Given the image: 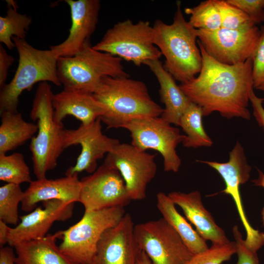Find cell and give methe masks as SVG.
<instances>
[{
    "mask_svg": "<svg viewBox=\"0 0 264 264\" xmlns=\"http://www.w3.org/2000/svg\"><path fill=\"white\" fill-rule=\"evenodd\" d=\"M122 128L130 132L132 145L144 151L152 149L160 154L164 171H178L181 160L176 148L185 136L180 133L178 128L160 116L133 119Z\"/></svg>",
    "mask_w": 264,
    "mask_h": 264,
    "instance_id": "9c48e42d",
    "label": "cell"
},
{
    "mask_svg": "<svg viewBox=\"0 0 264 264\" xmlns=\"http://www.w3.org/2000/svg\"><path fill=\"white\" fill-rule=\"evenodd\" d=\"M0 114V154L22 145L38 132L37 124L25 121L18 111H4Z\"/></svg>",
    "mask_w": 264,
    "mask_h": 264,
    "instance_id": "d4e9b609",
    "label": "cell"
},
{
    "mask_svg": "<svg viewBox=\"0 0 264 264\" xmlns=\"http://www.w3.org/2000/svg\"><path fill=\"white\" fill-rule=\"evenodd\" d=\"M54 120L58 123L67 115H71L88 125L101 117L107 111L106 107L92 93L78 90L63 89L52 97Z\"/></svg>",
    "mask_w": 264,
    "mask_h": 264,
    "instance_id": "ffe728a7",
    "label": "cell"
},
{
    "mask_svg": "<svg viewBox=\"0 0 264 264\" xmlns=\"http://www.w3.org/2000/svg\"><path fill=\"white\" fill-rule=\"evenodd\" d=\"M257 89H259V90H262V91L264 92V85L260 86V87H259Z\"/></svg>",
    "mask_w": 264,
    "mask_h": 264,
    "instance_id": "b9f144b4",
    "label": "cell"
},
{
    "mask_svg": "<svg viewBox=\"0 0 264 264\" xmlns=\"http://www.w3.org/2000/svg\"><path fill=\"white\" fill-rule=\"evenodd\" d=\"M43 202L44 208L37 207L28 214L20 217L21 221L10 228L7 242L10 247L43 238L54 222L64 221L72 216L74 203H66L58 199Z\"/></svg>",
    "mask_w": 264,
    "mask_h": 264,
    "instance_id": "e0dca14e",
    "label": "cell"
},
{
    "mask_svg": "<svg viewBox=\"0 0 264 264\" xmlns=\"http://www.w3.org/2000/svg\"><path fill=\"white\" fill-rule=\"evenodd\" d=\"M125 214L121 206L85 211L78 222L62 230L60 250L77 264H90L103 234L116 225Z\"/></svg>",
    "mask_w": 264,
    "mask_h": 264,
    "instance_id": "52a82bcc",
    "label": "cell"
},
{
    "mask_svg": "<svg viewBox=\"0 0 264 264\" xmlns=\"http://www.w3.org/2000/svg\"><path fill=\"white\" fill-rule=\"evenodd\" d=\"M156 206L162 218L179 235L193 255L209 248L206 241L178 212L175 203L168 195L162 192L157 194Z\"/></svg>",
    "mask_w": 264,
    "mask_h": 264,
    "instance_id": "cb8c5ba5",
    "label": "cell"
},
{
    "mask_svg": "<svg viewBox=\"0 0 264 264\" xmlns=\"http://www.w3.org/2000/svg\"><path fill=\"white\" fill-rule=\"evenodd\" d=\"M53 94L47 82L40 83L30 113L38 128L37 134L31 139L29 146L34 173L38 179L46 178V173L56 167L65 150L63 124L58 123L54 118Z\"/></svg>",
    "mask_w": 264,
    "mask_h": 264,
    "instance_id": "277c9868",
    "label": "cell"
},
{
    "mask_svg": "<svg viewBox=\"0 0 264 264\" xmlns=\"http://www.w3.org/2000/svg\"><path fill=\"white\" fill-rule=\"evenodd\" d=\"M197 43L202 56L201 70L197 77L181 83L180 89L201 108L203 116L217 111L227 118L249 120L253 57L237 65L222 64L210 56L198 40Z\"/></svg>",
    "mask_w": 264,
    "mask_h": 264,
    "instance_id": "6da1fadb",
    "label": "cell"
},
{
    "mask_svg": "<svg viewBox=\"0 0 264 264\" xmlns=\"http://www.w3.org/2000/svg\"><path fill=\"white\" fill-rule=\"evenodd\" d=\"M93 94L106 107L100 118L107 129L122 128L133 119L159 117L163 111L146 84L130 77L104 78Z\"/></svg>",
    "mask_w": 264,
    "mask_h": 264,
    "instance_id": "3957f363",
    "label": "cell"
},
{
    "mask_svg": "<svg viewBox=\"0 0 264 264\" xmlns=\"http://www.w3.org/2000/svg\"><path fill=\"white\" fill-rule=\"evenodd\" d=\"M134 234L153 264H186L193 255L163 218L134 225Z\"/></svg>",
    "mask_w": 264,
    "mask_h": 264,
    "instance_id": "8fae6325",
    "label": "cell"
},
{
    "mask_svg": "<svg viewBox=\"0 0 264 264\" xmlns=\"http://www.w3.org/2000/svg\"><path fill=\"white\" fill-rule=\"evenodd\" d=\"M261 34V29L255 24L237 29H197L198 41L207 53L228 65L242 63L253 57Z\"/></svg>",
    "mask_w": 264,
    "mask_h": 264,
    "instance_id": "30bf717a",
    "label": "cell"
},
{
    "mask_svg": "<svg viewBox=\"0 0 264 264\" xmlns=\"http://www.w3.org/2000/svg\"><path fill=\"white\" fill-rule=\"evenodd\" d=\"M181 2H176L173 22L166 24L160 20L153 26V42L165 58V69L174 79L184 83L199 73L202 56L198 44L197 29L187 22Z\"/></svg>",
    "mask_w": 264,
    "mask_h": 264,
    "instance_id": "7a4b0ae2",
    "label": "cell"
},
{
    "mask_svg": "<svg viewBox=\"0 0 264 264\" xmlns=\"http://www.w3.org/2000/svg\"><path fill=\"white\" fill-rule=\"evenodd\" d=\"M144 64L149 67L159 84L160 99L165 106L160 117L171 124L178 126L181 116L191 102L159 59L149 60Z\"/></svg>",
    "mask_w": 264,
    "mask_h": 264,
    "instance_id": "7402d4cb",
    "label": "cell"
},
{
    "mask_svg": "<svg viewBox=\"0 0 264 264\" xmlns=\"http://www.w3.org/2000/svg\"><path fill=\"white\" fill-rule=\"evenodd\" d=\"M0 180L18 185L32 181L29 167L22 154H0Z\"/></svg>",
    "mask_w": 264,
    "mask_h": 264,
    "instance_id": "f1b7e54d",
    "label": "cell"
},
{
    "mask_svg": "<svg viewBox=\"0 0 264 264\" xmlns=\"http://www.w3.org/2000/svg\"><path fill=\"white\" fill-rule=\"evenodd\" d=\"M155 157V154L132 144L119 143L107 154L104 163L119 171L131 199L141 200L145 198L147 186L156 175Z\"/></svg>",
    "mask_w": 264,
    "mask_h": 264,
    "instance_id": "7c38bea8",
    "label": "cell"
},
{
    "mask_svg": "<svg viewBox=\"0 0 264 264\" xmlns=\"http://www.w3.org/2000/svg\"><path fill=\"white\" fill-rule=\"evenodd\" d=\"M185 13L190 15L188 22L195 28L214 31L221 27L219 10L214 0H206L193 7L185 8Z\"/></svg>",
    "mask_w": 264,
    "mask_h": 264,
    "instance_id": "83f0119b",
    "label": "cell"
},
{
    "mask_svg": "<svg viewBox=\"0 0 264 264\" xmlns=\"http://www.w3.org/2000/svg\"><path fill=\"white\" fill-rule=\"evenodd\" d=\"M6 223L0 220V247L8 242V239L10 230Z\"/></svg>",
    "mask_w": 264,
    "mask_h": 264,
    "instance_id": "f35d334b",
    "label": "cell"
},
{
    "mask_svg": "<svg viewBox=\"0 0 264 264\" xmlns=\"http://www.w3.org/2000/svg\"><path fill=\"white\" fill-rule=\"evenodd\" d=\"M203 116L200 107L191 102L181 116L178 126L186 133L182 143L186 148L211 147L213 141L206 133L202 122Z\"/></svg>",
    "mask_w": 264,
    "mask_h": 264,
    "instance_id": "484cf974",
    "label": "cell"
},
{
    "mask_svg": "<svg viewBox=\"0 0 264 264\" xmlns=\"http://www.w3.org/2000/svg\"><path fill=\"white\" fill-rule=\"evenodd\" d=\"M70 9L71 25L67 38L50 47L58 56L71 57L80 51L94 32L101 7L99 0H66Z\"/></svg>",
    "mask_w": 264,
    "mask_h": 264,
    "instance_id": "ac0fdd59",
    "label": "cell"
},
{
    "mask_svg": "<svg viewBox=\"0 0 264 264\" xmlns=\"http://www.w3.org/2000/svg\"><path fill=\"white\" fill-rule=\"evenodd\" d=\"M236 253L235 241L223 244H212L207 250L193 255L186 264H221Z\"/></svg>",
    "mask_w": 264,
    "mask_h": 264,
    "instance_id": "4dcf8cb0",
    "label": "cell"
},
{
    "mask_svg": "<svg viewBox=\"0 0 264 264\" xmlns=\"http://www.w3.org/2000/svg\"><path fill=\"white\" fill-rule=\"evenodd\" d=\"M15 61L14 58L8 54L4 47L0 45V88L5 84L9 68Z\"/></svg>",
    "mask_w": 264,
    "mask_h": 264,
    "instance_id": "d590c367",
    "label": "cell"
},
{
    "mask_svg": "<svg viewBox=\"0 0 264 264\" xmlns=\"http://www.w3.org/2000/svg\"><path fill=\"white\" fill-rule=\"evenodd\" d=\"M134 227L132 216L126 213L116 225L103 234L90 264H136L142 250Z\"/></svg>",
    "mask_w": 264,
    "mask_h": 264,
    "instance_id": "2e32d148",
    "label": "cell"
},
{
    "mask_svg": "<svg viewBox=\"0 0 264 264\" xmlns=\"http://www.w3.org/2000/svg\"><path fill=\"white\" fill-rule=\"evenodd\" d=\"M175 203L182 210L196 231L205 241L212 244H223L230 241L223 229L218 226L211 214L204 207L198 191L188 193L174 191L168 194Z\"/></svg>",
    "mask_w": 264,
    "mask_h": 264,
    "instance_id": "44dd1931",
    "label": "cell"
},
{
    "mask_svg": "<svg viewBox=\"0 0 264 264\" xmlns=\"http://www.w3.org/2000/svg\"><path fill=\"white\" fill-rule=\"evenodd\" d=\"M198 162L215 169L223 178L225 188L221 192L230 195L234 200L240 219L246 232V245L257 252L264 245V233L254 229L250 224L243 208L240 186L245 183L250 176L251 167L248 164L243 148L239 141L229 153L228 161L224 163L212 161Z\"/></svg>",
    "mask_w": 264,
    "mask_h": 264,
    "instance_id": "4fadbf2b",
    "label": "cell"
},
{
    "mask_svg": "<svg viewBox=\"0 0 264 264\" xmlns=\"http://www.w3.org/2000/svg\"><path fill=\"white\" fill-rule=\"evenodd\" d=\"M12 40L19 54V63L11 81L0 88V112H18L21 94L30 90L37 83L49 82L57 86L62 85L57 71L59 57L52 49H37L25 39L15 37Z\"/></svg>",
    "mask_w": 264,
    "mask_h": 264,
    "instance_id": "5b68a950",
    "label": "cell"
},
{
    "mask_svg": "<svg viewBox=\"0 0 264 264\" xmlns=\"http://www.w3.org/2000/svg\"><path fill=\"white\" fill-rule=\"evenodd\" d=\"M264 99L258 97L253 90L250 95L249 100L251 103L253 115L259 125L264 129V108L263 102Z\"/></svg>",
    "mask_w": 264,
    "mask_h": 264,
    "instance_id": "8d00e7d4",
    "label": "cell"
},
{
    "mask_svg": "<svg viewBox=\"0 0 264 264\" xmlns=\"http://www.w3.org/2000/svg\"><path fill=\"white\" fill-rule=\"evenodd\" d=\"M78 175L56 178L46 177L32 181L24 191L22 209L28 212L36 208L39 202L58 199L66 203L79 202L81 181Z\"/></svg>",
    "mask_w": 264,
    "mask_h": 264,
    "instance_id": "d6986e66",
    "label": "cell"
},
{
    "mask_svg": "<svg viewBox=\"0 0 264 264\" xmlns=\"http://www.w3.org/2000/svg\"><path fill=\"white\" fill-rule=\"evenodd\" d=\"M256 50L253 56L252 76L254 88H257L264 85V26Z\"/></svg>",
    "mask_w": 264,
    "mask_h": 264,
    "instance_id": "d6a6232c",
    "label": "cell"
},
{
    "mask_svg": "<svg viewBox=\"0 0 264 264\" xmlns=\"http://www.w3.org/2000/svg\"><path fill=\"white\" fill-rule=\"evenodd\" d=\"M17 8L8 4L6 15L0 17V42L10 50L15 47L12 38L25 39L32 22L30 16L19 13Z\"/></svg>",
    "mask_w": 264,
    "mask_h": 264,
    "instance_id": "4316f807",
    "label": "cell"
},
{
    "mask_svg": "<svg viewBox=\"0 0 264 264\" xmlns=\"http://www.w3.org/2000/svg\"><path fill=\"white\" fill-rule=\"evenodd\" d=\"M214 1L220 13L221 27L237 29L251 24H256L245 12L228 2L227 0Z\"/></svg>",
    "mask_w": 264,
    "mask_h": 264,
    "instance_id": "1f68e13d",
    "label": "cell"
},
{
    "mask_svg": "<svg viewBox=\"0 0 264 264\" xmlns=\"http://www.w3.org/2000/svg\"><path fill=\"white\" fill-rule=\"evenodd\" d=\"M62 230L16 245L15 264H77L64 255L56 244Z\"/></svg>",
    "mask_w": 264,
    "mask_h": 264,
    "instance_id": "603a6c76",
    "label": "cell"
},
{
    "mask_svg": "<svg viewBox=\"0 0 264 264\" xmlns=\"http://www.w3.org/2000/svg\"><path fill=\"white\" fill-rule=\"evenodd\" d=\"M136 264H153L146 253L144 251L142 250L137 259Z\"/></svg>",
    "mask_w": 264,
    "mask_h": 264,
    "instance_id": "60d3db41",
    "label": "cell"
},
{
    "mask_svg": "<svg viewBox=\"0 0 264 264\" xmlns=\"http://www.w3.org/2000/svg\"><path fill=\"white\" fill-rule=\"evenodd\" d=\"M245 12L256 24L264 22V0H227Z\"/></svg>",
    "mask_w": 264,
    "mask_h": 264,
    "instance_id": "836d02e7",
    "label": "cell"
},
{
    "mask_svg": "<svg viewBox=\"0 0 264 264\" xmlns=\"http://www.w3.org/2000/svg\"><path fill=\"white\" fill-rule=\"evenodd\" d=\"M15 255L11 247H1L0 250V264H14Z\"/></svg>",
    "mask_w": 264,
    "mask_h": 264,
    "instance_id": "74e56055",
    "label": "cell"
},
{
    "mask_svg": "<svg viewBox=\"0 0 264 264\" xmlns=\"http://www.w3.org/2000/svg\"><path fill=\"white\" fill-rule=\"evenodd\" d=\"M238 255L237 264H259L257 252L250 249L245 244L239 227L234 225L232 229Z\"/></svg>",
    "mask_w": 264,
    "mask_h": 264,
    "instance_id": "e575fe53",
    "label": "cell"
},
{
    "mask_svg": "<svg viewBox=\"0 0 264 264\" xmlns=\"http://www.w3.org/2000/svg\"><path fill=\"white\" fill-rule=\"evenodd\" d=\"M259 177L258 178L252 180L255 185L261 186L264 188V174L259 170H258ZM262 219L263 225H264V207L262 211Z\"/></svg>",
    "mask_w": 264,
    "mask_h": 264,
    "instance_id": "ab89813d",
    "label": "cell"
},
{
    "mask_svg": "<svg viewBox=\"0 0 264 264\" xmlns=\"http://www.w3.org/2000/svg\"><path fill=\"white\" fill-rule=\"evenodd\" d=\"M23 195L20 185L6 183L0 187V220L6 224H17L18 205Z\"/></svg>",
    "mask_w": 264,
    "mask_h": 264,
    "instance_id": "f546056e",
    "label": "cell"
},
{
    "mask_svg": "<svg viewBox=\"0 0 264 264\" xmlns=\"http://www.w3.org/2000/svg\"><path fill=\"white\" fill-rule=\"evenodd\" d=\"M102 122L99 117L88 125L81 124L76 129H64L65 149L73 145H80L81 147L75 164L67 169L66 176L78 175L83 171L94 173L97 169V161L120 143L117 139L103 133Z\"/></svg>",
    "mask_w": 264,
    "mask_h": 264,
    "instance_id": "9a60e30c",
    "label": "cell"
},
{
    "mask_svg": "<svg viewBox=\"0 0 264 264\" xmlns=\"http://www.w3.org/2000/svg\"><path fill=\"white\" fill-rule=\"evenodd\" d=\"M153 28L148 21L134 23L129 19L119 22L104 34L93 48L140 66L162 55L153 42Z\"/></svg>",
    "mask_w": 264,
    "mask_h": 264,
    "instance_id": "ba28073f",
    "label": "cell"
},
{
    "mask_svg": "<svg viewBox=\"0 0 264 264\" xmlns=\"http://www.w3.org/2000/svg\"><path fill=\"white\" fill-rule=\"evenodd\" d=\"M80 181L79 202L83 205L85 211L124 207L132 200L119 171L105 163Z\"/></svg>",
    "mask_w": 264,
    "mask_h": 264,
    "instance_id": "5bb4252c",
    "label": "cell"
},
{
    "mask_svg": "<svg viewBox=\"0 0 264 264\" xmlns=\"http://www.w3.org/2000/svg\"><path fill=\"white\" fill-rule=\"evenodd\" d=\"M122 61L118 57L94 49L88 41L74 56L58 58L57 75L64 89L93 94L104 78L130 77Z\"/></svg>",
    "mask_w": 264,
    "mask_h": 264,
    "instance_id": "8992f818",
    "label": "cell"
}]
</instances>
